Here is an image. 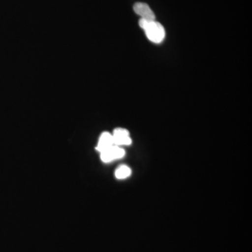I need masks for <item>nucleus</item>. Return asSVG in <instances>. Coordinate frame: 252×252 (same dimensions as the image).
Wrapping results in <instances>:
<instances>
[{
	"instance_id": "1",
	"label": "nucleus",
	"mask_w": 252,
	"mask_h": 252,
	"mask_svg": "<svg viewBox=\"0 0 252 252\" xmlns=\"http://www.w3.org/2000/svg\"><path fill=\"white\" fill-rule=\"evenodd\" d=\"M139 25L142 30L145 32L146 35L149 41L155 44H160L165 39V31L163 26L160 23L154 21L141 18Z\"/></svg>"
},
{
	"instance_id": "2",
	"label": "nucleus",
	"mask_w": 252,
	"mask_h": 252,
	"mask_svg": "<svg viewBox=\"0 0 252 252\" xmlns=\"http://www.w3.org/2000/svg\"><path fill=\"white\" fill-rule=\"evenodd\" d=\"M125 154V150L122 147L113 145L109 149L100 152V158L102 161L109 162L117 159L122 158Z\"/></svg>"
},
{
	"instance_id": "3",
	"label": "nucleus",
	"mask_w": 252,
	"mask_h": 252,
	"mask_svg": "<svg viewBox=\"0 0 252 252\" xmlns=\"http://www.w3.org/2000/svg\"><path fill=\"white\" fill-rule=\"evenodd\" d=\"M114 144L116 146H128L132 144L128 130L124 128H117L112 134Z\"/></svg>"
},
{
	"instance_id": "4",
	"label": "nucleus",
	"mask_w": 252,
	"mask_h": 252,
	"mask_svg": "<svg viewBox=\"0 0 252 252\" xmlns=\"http://www.w3.org/2000/svg\"><path fill=\"white\" fill-rule=\"evenodd\" d=\"M133 9L136 14L141 16V18L148 20V21H154L155 20V14L151 9L150 6L146 3H135L134 4Z\"/></svg>"
},
{
	"instance_id": "5",
	"label": "nucleus",
	"mask_w": 252,
	"mask_h": 252,
	"mask_svg": "<svg viewBox=\"0 0 252 252\" xmlns=\"http://www.w3.org/2000/svg\"><path fill=\"white\" fill-rule=\"evenodd\" d=\"M113 145H114V144L112 134L104 132L99 137L98 144H97L96 149L100 153V152L109 149Z\"/></svg>"
},
{
	"instance_id": "6",
	"label": "nucleus",
	"mask_w": 252,
	"mask_h": 252,
	"mask_svg": "<svg viewBox=\"0 0 252 252\" xmlns=\"http://www.w3.org/2000/svg\"><path fill=\"white\" fill-rule=\"evenodd\" d=\"M131 175L130 167L127 165H122L119 166L115 171V176L118 180H124L127 178Z\"/></svg>"
}]
</instances>
